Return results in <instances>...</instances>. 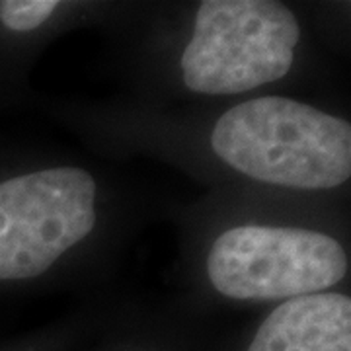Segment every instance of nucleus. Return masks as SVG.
<instances>
[{
  "label": "nucleus",
  "mask_w": 351,
  "mask_h": 351,
  "mask_svg": "<svg viewBox=\"0 0 351 351\" xmlns=\"http://www.w3.org/2000/svg\"><path fill=\"white\" fill-rule=\"evenodd\" d=\"M219 158L252 180L295 189H332L351 176V125L289 98L242 101L211 135Z\"/></svg>",
  "instance_id": "obj_1"
},
{
  "label": "nucleus",
  "mask_w": 351,
  "mask_h": 351,
  "mask_svg": "<svg viewBox=\"0 0 351 351\" xmlns=\"http://www.w3.org/2000/svg\"><path fill=\"white\" fill-rule=\"evenodd\" d=\"M297 16L271 0H207L182 55L191 92L226 96L276 82L293 66Z\"/></svg>",
  "instance_id": "obj_2"
},
{
  "label": "nucleus",
  "mask_w": 351,
  "mask_h": 351,
  "mask_svg": "<svg viewBox=\"0 0 351 351\" xmlns=\"http://www.w3.org/2000/svg\"><path fill=\"white\" fill-rule=\"evenodd\" d=\"M348 254L324 232L285 226H234L215 240L207 258L213 287L239 301H276L338 285Z\"/></svg>",
  "instance_id": "obj_3"
},
{
  "label": "nucleus",
  "mask_w": 351,
  "mask_h": 351,
  "mask_svg": "<svg viewBox=\"0 0 351 351\" xmlns=\"http://www.w3.org/2000/svg\"><path fill=\"white\" fill-rule=\"evenodd\" d=\"M96 225V182L59 166L0 184V279L45 274Z\"/></svg>",
  "instance_id": "obj_4"
},
{
  "label": "nucleus",
  "mask_w": 351,
  "mask_h": 351,
  "mask_svg": "<svg viewBox=\"0 0 351 351\" xmlns=\"http://www.w3.org/2000/svg\"><path fill=\"white\" fill-rule=\"evenodd\" d=\"M248 351H351V301L313 293L281 302L262 322Z\"/></svg>",
  "instance_id": "obj_5"
},
{
  "label": "nucleus",
  "mask_w": 351,
  "mask_h": 351,
  "mask_svg": "<svg viewBox=\"0 0 351 351\" xmlns=\"http://www.w3.org/2000/svg\"><path fill=\"white\" fill-rule=\"evenodd\" d=\"M57 6V0H2L0 22L14 32H32L43 24Z\"/></svg>",
  "instance_id": "obj_6"
}]
</instances>
